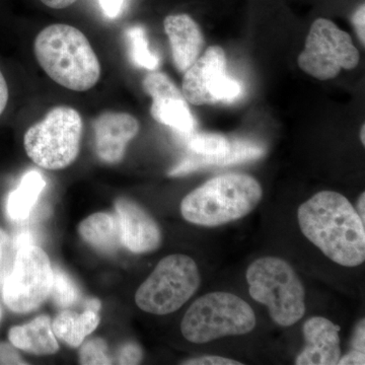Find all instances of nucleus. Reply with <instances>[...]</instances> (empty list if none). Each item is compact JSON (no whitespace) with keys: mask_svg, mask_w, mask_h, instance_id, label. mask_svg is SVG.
<instances>
[{"mask_svg":"<svg viewBox=\"0 0 365 365\" xmlns=\"http://www.w3.org/2000/svg\"><path fill=\"white\" fill-rule=\"evenodd\" d=\"M297 220L304 237L336 264L356 267L364 263V222L342 194L319 192L299 206Z\"/></svg>","mask_w":365,"mask_h":365,"instance_id":"nucleus-1","label":"nucleus"},{"mask_svg":"<svg viewBox=\"0 0 365 365\" xmlns=\"http://www.w3.org/2000/svg\"><path fill=\"white\" fill-rule=\"evenodd\" d=\"M34 51L48 76L68 90L88 91L100 81L97 54L85 34L74 26H48L36 37Z\"/></svg>","mask_w":365,"mask_h":365,"instance_id":"nucleus-2","label":"nucleus"},{"mask_svg":"<svg viewBox=\"0 0 365 365\" xmlns=\"http://www.w3.org/2000/svg\"><path fill=\"white\" fill-rule=\"evenodd\" d=\"M262 197L263 189L255 178L246 174L222 175L185 197L181 213L193 225L218 227L248 215Z\"/></svg>","mask_w":365,"mask_h":365,"instance_id":"nucleus-3","label":"nucleus"},{"mask_svg":"<svg viewBox=\"0 0 365 365\" xmlns=\"http://www.w3.org/2000/svg\"><path fill=\"white\" fill-rule=\"evenodd\" d=\"M252 299L268 307L273 322L290 327L306 314V289L294 269L277 257H264L246 273Z\"/></svg>","mask_w":365,"mask_h":365,"instance_id":"nucleus-4","label":"nucleus"},{"mask_svg":"<svg viewBox=\"0 0 365 365\" xmlns=\"http://www.w3.org/2000/svg\"><path fill=\"white\" fill-rule=\"evenodd\" d=\"M248 302L228 292H211L191 304L182 319L185 339L204 344L227 336L246 335L256 327Z\"/></svg>","mask_w":365,"mask_h":365,"instance_id":"nucleus-5","label":"nucleus"},{"mask_svg":"<svg viewBox=\"0 0 365 365\" xmlns=\"http://www.w3.org/2000/svg\"><path fill=\"white\" fill-rule=\"evenodd\" d=\"M83 119L76 109L56 107L26 130L24 145L28 157L46 170H62L78 158Z\"/></svg>","mask_w":365,"mask_h":365,"instance_id":"nucleus-6","label":"nucleus"},{"mask_svg":"<svg viewBox=\"0 0 365 365\" xmlns=\"http://www.w3.org/2000/svg\"><path fill=\"white\" fill-rule=\"evenodd\" d=\"M196 262L187 255H170L160 261L135 294L139 309L153 314H169L181 309L200 287Z\"/></svg>","mask_w":365,"mask_h":365,"instance_id":"nucleus-7","label":"nucleus"},{"mask_svg":"<svg viewBox=\"0 0 365 365\" xmlns=\"http://www.w3.org/2000/svg\"><path fill=\"white\" fill-rule=\"evenodd\" d=\"M360 54L349 34L332 21L319 18L307 34L304 51L297 58L299 68L319 81L336 78L342 69L359 66Z\"/></svg>","mask_w":365,"mask_h":365,"instance_id":"nucleus-8","label":"nucleus"},{"mask_svg":"<svg viewBox=\"0 0 365 365\" xmlns=\"http://www.w3.org/2000/svg\"><path fill=\"white\" fill-rule=\"evenodd\" d=\"M52 280L53 267L47 254L35 245L21 247L4 280V304L14 313L35 311L50 297Z\"/></svg>","mask_w":365,"mask_h":365,"instance_id":"nucleus-9","label":"nucleus"},{"mask_svg":"<svg viewBox=\"0 0 365 365\" xmlns=\"http://www.w3.org/2000/svg\"><path fill=\"white\" fill-rule=\"evenodd\" d=\"M227 56L220 46H210L184 72L182 93L189 104L230 103L241 96L242 86L227 74Z\"/></svg>","mask_w":365,"mask_h":365,"instance_id":"nucleus-10","label":"nucleus"},{"mask_svg":"<svg viewBox=\"0 0 365 365\" xmlns=\"http://www.w3.org/2000/svg\"><path fill=\"white\" fill-rule=\"evenodd\" d=\"M143 90L153 98L150 114L158 123L169 126L181 135L195 128V119L188 102L172 81L163 72H153L143 79Z\"/></svg>","mask_w":365,"mask_h":365,"instance_id":"nucleus-11","label":"nucleus"},{"mask_svg":"<svg viewBox=\"0 0 365 365\" xmlns=\"http://www.w3.org/2000/svg\"><path fill=\"white\" fill-rule=\"evenodd\" d=\"M96 153L107 163L123 160L127 145L140 130L138 120L128 113L105 112L93 123Z\"/></svg>","mask_w":365,"mask_h":365,"instance_id":"nucleus-12","label":"nucleus"},{"mask_svg":"<svg viewBox=\"0 0 365 365\" xmlns=\"http://www.w3.org/2000/svg\"><path fill=\"white\" fill-rule=\"evenodd\" d=\"M115 206L121 225L123 247L135 254L155 251L162 242V232L155 220L128 199H118Z\"/></svg>","mask_w":365,"mask_h":365,"instance_id":"nucleus-13","label":"nucleus"},{"mask_svg":"<svg viewBox=\"0 0 365 365\" xmlns=\"http://www.w3.org/2000/svg\"><path fill=\"white\" fill-rule=\"evenodd\" d=\"M306 346L295 359L297 365H336L341 357L340 327L323 317L304 323Z\"/></svg>","mask_w":365,"mask_h":365,"instance_id":"nucleus-14","label":"nucleus"},{"mask_svg":"<svg viewBox=\"0 0 365 365\" xmlns=\"http://www.w3.org/2000/svg\"><path fill=\"white\" fill-rule=\"evenodd\" d=\"M163 26L169 37L175 66L184 73L200 56L205 44L202 31L186 14L168 16Z\"/></svg>","mask_w":365,"mask_h":365,"instance_id":"nucleus-15","label":"nucleus"},{"mask_svg":"<svg viewBox=\"0 0 365 365\" xmlns=\"http://www.w3.org/2000/svg\"><path fill=\"white\" fill-rule=\"evenodd\" d=\"M81 239L103 254H115L123 247L119 216L98 212L88 216L79 225Z\"/></svg>","mask_w":365,"mask_h":365,"instance_id":"nucleus-16","label":"nucleus"},{"mask_svg":"<svg viewBox=\"0 0 365 365\" xmlns=\"http://www.w3.org/2000/svg\"><path fill=\"white\" fill-rule=\"evenodd\" d=\"M9 339L14 347L33 354H54L59 349L51 319L47 316H39L25 325L13 327Z\"/></svg>","mask_w":365,"mask_h":365,"instance_id":"nucleus-17","label":"nucleus"},{"mask_svg":"<svg viewBox=\"0 0 365 365\" xmlns=\"http://www.w3.org/2000/svg\"><path fill=\"white\" fill-rule=\"evenodd\" d=\"M100 324L98 312L86 309L83 313L62 311L53 319L52 329L55 336L71 347L83 344L86 336L90 335Z\"/></svg>","mask_w":365,"mask_h":365,"instance_id":"nucleus-18","label":"nucleus"},{"mask_svg":"<svg viewBox=\"0 0 365 365\" xmlns=\"http://www.w3.org/2000/svg\"><path fill=\"white\" fill-rule=\"evenodd\" d=\"M46 186L44 177L38 170H30L21 178L18 188L7 199V213L14 220H25L32 212Z\"/></svg>","mask_w":365,"mask_h":365,"instance_id":"nucleus-19","label":"nucleus"},{"mask_svg":"<svg viewBox=\"0 0 365 365\" xmlns=\"http://www.w3.org/2000/svg\"><path fill=\"white\" fill-rule=\"evenodd\" d=\"M265 155V148L260 144L253 141L237 140L230 141V148L225 155H216V157H203L198 155L201 168H207L209 165H218V167H227V165H237L248 162V160H258Z\"/></svg>","mask_w":365,"mask_h":365,"instance_id":"nucleus-20","label":"nucleus"},{"mask_svg":"<svg viewBox=\"0 0 365 365\" xmlns=\"http://www.w3.org/2000/svg\"><path fill=\"white\" fill-rule=\"evenodd\" d=\"M131 61L139 68L155 71L160 66V57L151 52L146 33L141 26H134L126 31Z\"/></svg>","mask_w":365,"mask_h":365,"instance_id":"nucleus-21","label":"nucleus"},{"mask_svg":"<svg viewBox=\"0 0 365 365\" xmlns=\"http://www.w3.org/2000/svg\"><path fill=\"white\" fill-rule=\"evenodd\" d=\"M187 139V146L192 153L203 157H216L225 155L230 148V140L227 137L217 133H192Z\"/></svg>","mask_w":365,"mask_h":365,"instance_id":"nucleus-22","label":"nucleus"},{"mask_svg":"<svg viewBox=\"0 0 365 365\" xmlns=\"http://www.w3.org/2000/svg\"><path fill=\"white\" fill-rule=\"evenodd\" d=\"M53 302L62 309L71 307L78 302L79 289L76 282L59 267L53 268L51 292Z\"/></svg>","mask_w":365,"mask_h":365,"instance_id":"nucleus-23","label":"nucleus"},{"mask_svg":"<svg viewBox=\"0 0 365 365\" xmlns=\"http://www.w3.org/2000/svg\"><path fill=\"white\" fill-rule=\"evenodd\" d=\"M113 359L108 352V345L104 339L93 338L81 347L79 352L81 364H112Z\"/></svg>","mask_w":365,"mask_h":365,"instance_id":"nucleus-24","label":"nucleus"},{"mask_svg":"<svg viewBox=\"0 0 365 365\" xmlns=\"http://www.w3.org/2000/svg\"><path fill=\"white\" fill-rule=\"evenodd\" d=\"M143 353L140 346L129 342L122 345L117 353V361L119 364H138L143 360Z\"/></svg>","mask_w":365,"mask_h":365,"instance_id":"nucleus-25","label":"nucleus"},{"mask_svg":"<svg viewBox=\"0 0 365 365\" xmlns=\"http://www.w3.org/2000/svg\"><path fill=\"white\" fill-rule=\"evenodd\" d=\"M185 365H242V362L237 360L225 359L217 355H205V356L196 357L182 362Z\"/></svg>","mask_w":365,"mask_h":365,"instance_id":"nucleus-26","label":"nucleus"},{"mask_svg":"<svg viewBox=\"0 0 365 365\" xmlns=\"http://www.w3.org/2000/svg\"><path fill=\"white\" fill-rule=\"evenodd\" d=\"M0 364H26L13 346L0 343Z\"/></svg>","mask_w":365,"mask_h":365,"instance_id":"nucleus-27","label":"nucleus"},{"mask_svg":"<svg viewBox=\"0 0 365 365\" xmlns=\"http://www.w3.org/2000/svg\"><path fill=\"white\" fill-rule=\"evenodd\" d=\"M125 0H98L101 9L109 19H117L123 11Z\"/></svg>","mask_w":365,"mask_h":365,"instance_id":"nucleus-28","label":"nucleus"},{"mask_svg":"<svg viewBox=\"0 0 365 365\" xmlns=\"http://www.w3.org/2000/svg\"><path fill=\"white\" fill-rule=\"evenodd\" d=\"M352 23L354 25L355 31H356L357 36L359 40L361 41L362 45L365 44V9L364 4L356 9L354 14H353Z\"/></svg>","mask_w":365,"mask_h":365,"instance_id":"nucleus-29","label":"nucleus"},{"mask_svg":"<svg viewBox=\"0 0 365 365\" xmlns=\"http://www.w3.org/2000/svg\"><path fill=\"white\" fill-rule=\"evenodd\" d=\"M365 327L364 319H361V322L357 326L356 330H355L354 335H353L352 339V350H356V351L364 352L365 345Z\"/></svg>","mask_w":365,"mask_h":365,"instance_id":"nucleus-30","label":"nucleus"},{"mask_svg":"<svg viewBox=\"0 0 365 365\" xmlns=\"http://www.w3.org/2000/svg\"><path fill=\"white\" fill-rule=\"evenodd\" d=\"M338 365H357L365 364V354L364 352L356 351V350H351L343 356L342 359L338 361Z\"/></svg>","mask_w":365,"mask_h":365,"instance_id":"nucleus-31","label":"nucleus"},{"mask_svg":"<svg viewBox=\"0 0 365 365\" xmlns=\"http://www.w3.org/2000/svg\"><path fill=\"white\" fill-rule=\"evenodd\" d=\"M9 86L4 73L0 71V116L6 110L7 103H9Z\"/></svg>","mask_w":365,"mask_h":365,"instance_id":"nucleus-32","label":"nucleus"},{"mask_svg":"<svg viewBox=\"0 0 365 365\" xmlns=\"http://www.w3.org/2000/svg\"><path fill=\"white\" fill-rule=\"evenodd\" d=\"M78 0H41L43 4L53 9H63L71 6Z\"/></svg>","mask_w":365,"mask_h":365,"instance_id":"nucleus-33","label":"nucleus"},{"mask_svg":"<svg viewBox=\"0 0 365 365\" xmlns=\"http://www.w3.org/2000/svg\"><path fill=\"white\" fill-rule=\"evenodd\" d=\"M9 235H6L4 230L0 228V265H1L4 257H6L7 249H9Z\"/></svg>","mask_w":365,"mask_h":365,"instance_id":"nucleus-34","label":"nucleus"},{"mask_svg":"<svg viewBox=\"0 0 365 365\" xmlns=\"http://www.w3.org/2000/svg\"><path fill=\"white\" fill-rule=\"evenodd\" d=\"M16 248L19 249L21 247L30 246V245H34V237L33 235L29 234V232H23V234H20L16 237Z\"/></svg>","mask_w":365,"mask_h":365,"instance_id":"nucleus-35","label":"nucleus"},{"mask_svg":"<svg viewBox=\"0 0 365 365\" xmlns=\"http://www.w3.org/2000/svg\"><path fill=\"white\" fill-rule=\"evenodd\" d=\"M357 208H359V213L360 218H361L362 222H364L365 220V193L361 194L359 199V202H357Z\"/></svg>","mask_w":365,"mask_h":365,"instance_id":"nucleus-36","label":"nucleus"},{"mask_svg":"<svg viewBox=\"0 0 365 365\" xmlns=\"http://www.w3.org/2000/svg\"><path fill=\"white\" fill-rule=\"evenodd\" d=\"M360 139H361L362 144H365V125H362L361 131H360Z\"/></svg>","mask_w":365,"mask_h":365,"instance_id":"nucleus-37","label":"nucleus"}]
</instances>
